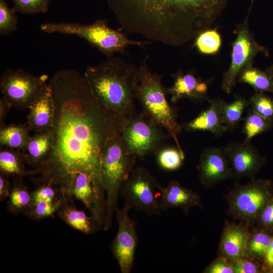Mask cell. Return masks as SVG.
Segmentation results:
<instances>
[{
  "instance_id": "obj_7",
  "label": "cell",
  "mask_w": 273,
  "mask_h": 273,
  "mask_svg": "<svg viewBox=\"0 0 273 273\" xmlns=\"http://www.w3.org/2000/svg\"><path fill=\"white\" fill-rule=\"evenodd\" d=\"M272 197L271 181L262 179L245 185L236 184L224 196L230 216L250 224L256 221Z\"/></svg>"
},
{
  "instance_id": "obj_21",
  "label": "cell",
  "mask_w": 273,
  "mask_h": 273,
  "mask_svg": "<svg viewBox=\"0 0 273 273\" xmlns=\"http://www.w3.org/2000/svg\"><path fill=\"white\" fill-rule=\"evenodd\" d=\"M52 147V129L34 133L22 151L26 163L35 169L40 168L49 157Z\"/></svg>"
},
{
  "instance_id": "obj_28",
  "label": "cell",
  "mask_w": 273,
  "mask_h": 273,
  "mask_svg": "<svg viewBox=\"0 0 273 273\" xmlns=\"http://www.w3.org/2000/svg\"><path fill=\"white\" fill-rule=\"evenodd\" d=\"M272 122L273 119L264 117L250 108L244 119V141L250 142L254 136L267 130L271 127Z\"/></svg>"
},
{
  "instance_id": "obj_31",
  "label": "cell",
  "mask_w": 273,
  "mask_h": 273,
  "mask_svg": "<svg viewBox=\"0 0 273 273\" xmlns=\"http://www.w3.org/2000/svg\"><path fill=\"white\" fill-rule=\"evenodd\" d=\"M71 198L65 197L52 202H38L31 205L23 214L37 220L51 217L58 212L66 200Z\"/></svg>"
},
{
  "instance_id": "obj_41",
  "label": "cell",
  "mask_w": 273,
  "mask_h": 273,
  "mask_svg": "<svg viewBox=\"0 0 273 273\" xmlns=\"http://www.w3.org/2000/svg\"><path fill=\"white\" fill-rule=\"evenodd\" d=\"M265 267L269 271H273V236L263 260Z\"/></svg>"
},
{
  "instance_id": "obj_4",
  "label": "cell",
  "mask_w": 273,
  "mask_h": 273,
  "mask_svg": "<svg viewBox=\"0 0 273 273\" xmlns=\"http://www.w3.org/2000/svg\"><path fill=\"white\" fill-rule=\"evenodd\" d=\"M148 59L147 55L138 67L136 99L143 108V114L166 131L176 147L183 150L177 139L183 127L177 122V109L168 102L161 76L150 69Z\"/></svg>"
},
{
  "instance_id": "obj_15",
  "label": "cell",
  "mask_w": 273,
  "mask_h": 273,
  "mask_svg": "<svg viewBox=\"0 0 273 273\" xmlns=\"http://www.w3.org/2000/svg\"><path fill=\"white\" fill-rule=\"evenodd\" d=\"M251 224L244 221L237 224L225 220L219 244V255L224 257L230 262L246 256L251 233Z\"/></svg>"
},
{
  "instance_id": "obj_27",
  "label": "cell",
  "mask_w": 273,
  "mask_h": 273,
  "mask_svg": "<svg viewBox=\"0 0 273 273\" xmlns=\"http://www.w3.org/2000/svg\"><path fill=\"white\" fill-rule=\"evenodd\" d=\"M273 236V232L260 228L251 230L246 256L263 262Z\"/></svg>"
},
{
  "instance_id": "obj_18",
  "label": "cell",
  "mask_w": 273,
  "mask_h": 273,
  "mask_svg": "<svg viewBox=\"0 0 273 273\" xmlns=\"http://www.w3.org/2000/svg\"><path fill=\"white\" fill-rule=\"evenodd\" d=\"M173 83L166 88L170 96V102L174 103L181 99H188L198 102L207 99V83L191 72L186 73L178 71L172 74Z\"/></svg>"
},
{
  "instance_id": "obj_43",
  "label": "cell",
  "mask_w": 273,
  "mask_h": 273,
  "mask_svg": "<svg viewBox=\"0 0 273 273\" xmlns=\"http://www.w3.org/2000/svg\"><path fill=\"white\" fill-rule=\"evenodd\" d=\"M265 72L273 78V65L266 68Z\"/></svg>"
},
{
  "instance_id": "obj_37",
  "label": "cell",
  "mask_w": 273,
  "mask_h": 273,
  "mask_svg": "<svg viewBox=\"0 0 273 273\" xmlns=\"http://www.w3.org/2000/svg\"><path fill=\"white\" fill-rule=\"evenodd\" d=\"M260 260L244 256L237 258L231 263L234 273H259L268 271Z\"/></svg>"
},
{
  "instance_id": "obj_36",
  "label": "cell",
  "mask_w": 273,
  "mask_h": 273,
  "mask_svg": "<svg viewBox=\"0 0 273 273\" xmlns=\"http://www.w3.org/2000/svg\"><path fill=\"white\" fill-rule=\"evenodd\" d=\"M253 111L266 118L273 119V99L262 93H257L248 100Z\"/></svg>"
},
{
  "instance_id": "obj_3",
  "label": "cell",
  "mask_w": 273,
  "mask_h": 273,
  "mask_svg": "<svg viewBox=\"0 0 273 273\" xmlns=\"http://www.w3.org/2000/svg\"><path fill=\"white\" fill-rule=\"evenodd\" d=\"M84 75L96 99L106 109L129 119L135 114L138 67L117 57L87 66Z\"/></svg>"
},
{
  "instance_id": "obj_16",
  "label": "cell",
  "mask_w": 273,
  "mask_h": 273,
  "mask_svg": "<svg viewBox=\"0 0 273 273\" xmlns=\"http://www.w3.org/2000/svg\"><path fill=\"white\" fill-rule=\"evenodd\" d=\"M157 188L161 211L179 208L188 214L192 207L203 209L201 196L194 191L183 187L176 180L170 181L165 187L158 184Z\"/></svg>"
},
{
  "instance_id": "obj_10",
  "label": "cell",
  "mask_w": 273,
  "mask_h": 273,
  "mask_svg": "<svg viewBox=\"0 0 273 273\" xmlns=\"http://www.w3.org/2000/svg\"><path fill=\"white\" fill-rule=\"evenodd\" d=\"M158 185L148 169L143 167L133 168L121 188L124 205L149 216L160 215L161 211L156 194Z\"/></svg>"
},
{
  "instance_id": "obj_34",
  "label": "cell",
  "mask_w": 273,
  "mask_h": 273,
  "mask_svg": "<svg viewBox=\"0 0 273 273\" xmlns=\"http://www.w3.org/2000/svg\"><path fill=\"white\" fill-rule=\"evenodd\" d=\"M65 197L72 198L64 195L58 187L51 184L44 183L39 185L31 193L30 206L40 202H52Z\"/></svg>"
},
{
  "instance_id": "obj_26",
  "label": "cell",
  "mask_w": 273,
  "mask_h": 273,
  "mask_svg": "<svg viewBox=\"0 0 273 273\" xmlns=\"http://www.w3.org/2000/svg\"><path fill=\"white\" fill-rule=\"evenodd\" d=\"M238 82L250 85L258 93H273V78L265 71L252 65L241 71L238 76Z\"/></svg>"
},
{
  "instance_id": "obj_9",
  "label": "cell",
  "mask_w": 273,
  "mask_h": 273,
  "mask_svg": "<svg viewBox=\"0 0 273 273\" xmlns=\"http://www.w3.org/2000/svg\"><path fill=\"white\" fill-rule=\"evenodd\" d=\"M121 135L127 151L135 158L155 153L167 138L164 129L143 113L128 119Z\"/></svg>"
},
{
  "instance_id": "obj_23",
  "label": "cell",
  "mask_w": 273,
  "mask_h": 273,
  "mask_svg": "<svg viewBox=\"0 0 273 273\" xmlns=\"http://www.w3.org/2000/svg\"><path fill=\"white\" fill-rule=\"evenodd\" d=\"M26 163L23 153L21 151L2 147L0 150V174L7 177H23L39 174L35 169L27 170Z\"/></svg>"
},
{
  "instance_id": "obj_42",
  "label": "cell",
  "mask_w": 273,
  "mask_h": 273,
  "mask_svg": "<svg viewBox=\"0 0 273 273\" xmlns=\"http://www.w3.org/2000/svg\"><path fill=\"white\" fill-rule=\"evenodd\" d=\"M11 105L2 97L0 99V127L5 125V119L11 109Z\"/></svg>"
},
{
  "instance_id": "obj_13",
  "label": "cell",
  "mask_w": 273,
  "mask_h": 273,
  "mask_svg": "<svg viewBox=\"0 0 273 273\" xmlns=\"http://www.w3.org/2000/svg\"><path fill=\"white\" fill-rule=\"evenodd\" d=\"M222 148L231 166L232 178L236 180L243 177L254 179L265 163V159L250 142L231 143Z\"/></svg>"
},
{
  "instance_id": "obj_1",
  "label": "cell",
  "mask_w": 273,
  "mask_h": 273,
  "mask_svg": "<svg viewBox=\"0 0 273 273\" xmlns=\"http://www.w3.org/2000/svg\"><path fill=\"white\" fill-rule=\"evenodd\" d=\"M55 105L52 152L38 169L36 183L52 184L65 196L75 175L90 179L101 206L106 194L101 177V159L107 142L121 134L129 119L104 107L94 96L84 74L73 69L56 71L49 79Z\"/></svg>"
},
{
  "instance_id": "obj_14",
  "label": "cell",
  "mask_w": 273,
  "mask_h": 273,
  "mask_svg": "<svg viewBox=\"0 0 273 273\" xmlns=\"http://www.w3.org/2000/svg\"><path fill=\"white\" fill-rule=\"evenodd\" d=\"M197 170L200 181L206 189L232 178L231 166L222 148L204 149L201 154Z\"/></svg>"
},
{
  "instance_id": "obj_20",
  "label": "cell",
  "mask_w": 273,
  "mask_h": 273,
  "mask_svg": "<svg viewBox=\"0 0 273 273\" xmlns=\"http://www.w3.org/2000/svg\"><path fill=\"white\" fill-rule=\"evenodd\" d=\"M71 194L90 211L99 227L103 225L106 211L102 207L93 184L87 174L77 173L74 178Z\"/></svg>"
},
{
  "instance_id": "obj_33",
  "label": "cell",
  "mask_w": 273,
  "mask_h": 273,
  "mask_svg": "<svg viewBox=\"0 0 273 273\" xmlns=\"http://www.w3.org/2000/svg\"><path fill=\"white\" fill-rule=\"evenodd\" d=\"M16 12L10 8L7 0H0V35L7 36L18 29V17Z\"/></svg>"
},
{
  "instance_id": "obj_40",
  "label": "cell",
  "mask_w": 273,
  "mask_h": 273,
  "mask_svg": "<svg viewBox=\"0 0 273 273\" xmlns=\"http://www.w3.org/2000/svg\"><path fill=\"white\" fill-rule=\"evenodd\" d=\"M7 177L0 174V200L1 202L8 200L12 188Z\"/></svg>"
},
{
  "instance_id": "obj_32",
  "label": "cell",
  "mask_w": 273,
  "mask_h": 273,
  "mask_svg": "<svg viewBox=\"0 0 273 273\" xmlns=\"http://www.w3.org/2000/svg\"><path fill=\"white\" fill-rule=\"evenodd\" d=\"M221 44L219 34L215 29H207L195 38V46L201 54H214L218 52Z\"/></svg>"
},
{
  "instance_id": "obj_5",
  "label": "cell",
  "mask_w": 273,
  "mask_h": 273,
  "mask_svg": "<svg viewBox=\"0 0 273 273\" xmlns=\"http://www.w3.org/2000/svg\"><path fill=\"white\" fill-rule=\"evenodd\" d=\"M135 159L127 151L121 134L111 138L103 149L101 173L106 194L104 231L112 226L121 186L133 169Z\"/></svg>"
},
{
  "instance_id": "obj_8",
  "label": "cell",
  "mask_w": 273,
  "mask_h": 273,
  "mask_svg": "<svg viewBox=\"0 0 273 273\" xmlns=\"http://www.w3.org/2000/svg\"><path fill=\"white\" fill-rule=\"evenodd\" d=\"M49 79L47 74L36 76L22 69H8L1 77L2 97L12 107L28 109L48 85Z\"/></svg>"
},
{
  "instance_id": "obj_11",
  "label": "cell",
  "mask_w": 273,
  "mask_h": 273,
  "mask_svg": "<svg viewBox=\"0 0 273 273\" xmlns=\"http://www.w3.org/2000/svg\"><path fill=\"white\" fill-rule=\"evenodd\" d=\"M267 51L255 40L249 29L247 19L239 26L236 38L233 42L231 62L223 76L221 87L230 94L237 82L239 73L244 69L252 66L259 53L266 54Z\"/></svg>"
},
{
  "instance_id": "obj_12",
  "label": "cell",
  "mask_w": 273,
  "mask_h": 273,
  "mask_svg": "<svg viewBox=\"0 0 273 273\" xmlns=\"http://www.w3.org/2000/svg\"><path fill=\"white\" fill-rule=\"evenodd\" d=\"M124 205L115 211L118 224L116 235L111 244V250L117 260L121 273H129L133 267L138 244L136 222L128 215L129 210Z\"/></svg>"
},
{
  "instance_id": "obj_30",
  "label": "cell",
  "mask_w": 273,
  "mask_h": 273,
  "mask_svg": "<svg viewBox=\"0 0 273 273\" xmlns=\"http://www.w3.org/2000/svg\"><path fill=\"white\" fill-rule=\"evenodd\" d=\"M248 106V101L243 97H238L231 103H223L222 116L228 130L233 129L238 126L245 109Z\"/></svg>"
},
{
  "instance_id": "obj_35",
  "label": "cell",
  "mask_w": 273,
  "mask_h": 273,
  "mask_svg": "<svg viewBox=\"0 0 273 273\" xmlns=\"http://www.w3.org/2000/svg\"><path fill=\"white\" fill-rule=\"evenodd\" d=\"M13 8L16 12L24 15L46 13L52 0H12Z\"/></svg>"
},
{
  "instance_id": "obj_19",
  "label": "cell",
  "mask_w": 273,
  "mask_h": 273,
  "mask_svg": "<svg viewBox=\"0 0 273 273\" xmlns=\"http://www.w3.org/2000/svg\"><path fill=\"white\" fill-rule=\"evenodd\" d=\"M224 101L220 98L209 101L208 107L195 118L185 123L183 127L187 131H207L215 136H220L228 129L222 116Z\"/></svg>"
},
{
  "instance_id": "obj_22",
  "label": "cell",
  "mask_w": 273,
  "mask_h": 273,
  "mask_svg": "<svg viewBox=\"0 0 273 273\" xmlns=\"http://www.w3.org/2000/svg\"><path fill=\"white\" fill-rule=\"evenodd\" d=\"M72 198L66 200L58 211V217L70 227L84 234H94L99 226L93 216H88L82 210L71 204Z\"/></svg>"
},
{
  "instance_id": "obj_39",
  "label": "cell",
  "mask_w": 273,
  "mask_h": 273,
  "mask_svg": "<svg viewBox=\"0 0 273 273\" xmlns=\"http://www.w3.org/2000/svg\"><path fill=\"white\" fill-rule=\"evenodd\" d=\"M255 222L258 228L273 232V197L268 202Z\"/></svg>"
},
{
  "instance_id": "obj_29",
  "label": "cell",
  "mask_w": 273,
  "mask_h": 273,
  "mask_svg": "<svg viewBox=\"0 0 273 273\" xmlns=\"http://www.w3.org/2000/svg\"><path fill=\"white\" fill-rule=\"evenodd\" d=\"M159 167L166 171H174L183 165L185 155L183 150L176 147H161L156 152Z\"/></svg>"
},
{
  "instance_id": "obj_25",
  "label": "cell",
  "mask_w": 273,
  "mask_h": 273,
  "mask_svg": "<svg viewBox=\"0 0 273 273\" xmlns=\"http://www.w3.org/2000/svg\"><path fill=\"white\" fill-rule=\"evenodd\" d=\"M22 177H14L11 192L7 200V209L15 215L23 213L31 204V193L24 183Z\"/></svg>"
},
{
  "instance_id": "obj_38",
  "label": "cell",
  "mask_w": 273,
  "mask_h": 273,
  "mask_svg": "<svg viewBox=\"0 0 273 273\" xmlns=\"http://www.w3.org/2000/svg\"><path fill=\"white\" fill-rule=\"evenodd\" d=\"M203 272L234 273V270L231 262L224 257L218 255L205 268Z\"/></svg>"
},
{
  "instance_id": "obj_17",
  "label": "cell",
  "mask_w": 273,
  "mask_h": 273,
  "mask_svg": "<svg viewBox=\"0 0 273 273\" xmlns=\"http://www.w3.org/2000/svg\"><path fill=\"white\" fill-rule=\"evenodd\" d=\"M26 125L34 133L53 128L55 105L49 83L28 109Z\"/></svg>"
},
{
  "instance_id": "obj_2",
  "label": "cell",
  "mask_w": 273,
  "mask_h": 273,
  "mask_svg": "<svg viewBox=\"0 0 273 273\" xmlns=\"http://www.w3.org/2000/svg\"><path fill=\"white\" fill-rule=\"evenodd\" d=\"M229 0H107L121 29L172 47L209 29Z\"/></svg>"
},
{
  "instance_id": "obj_24",
  "label": "cell",
  "mask_w": 273,
  "mask_h": 273,
  "mask_svg": "<svg viewBox=\"0 0 273 273\" xmlns=\"http://www.w3.org/2000/svg\"><path fill=\"white\" fill-rule=\"evenodd\" d=\"M26 124H11L0 127V146L23 151L30 138Z\"/></svg>"
},
{
  "instance_id": "obj_6",
  "label": "cell",
  "mask_w": 273,
  "mask_h": 273,
  "mask_svg": "<svg viewBox=\"0 0 273 273\" xmlns=\"http://www.w3.org/2000/svg\"><path fill=\"white\" fill-rule=\"evenodd\" d=\"M45 33L73 35L88 42L92 46L105 55L113 57L117 53L125 54L129 46L143 47L150 41H140L129 39L120 30L110 27L108 21L99 19L89 24L75 22H47L40 26Z\"/></svg>"
}]
</instances>
